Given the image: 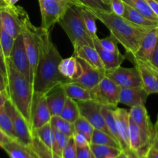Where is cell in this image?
Listing matches in <instances>:
<instances>
[{"mask_svg":"<svg viewBox=\"0 0 158 158\" xmlns=\"http://www.w3.org/2000/svg\"><path fill=\"white\" fill-rule=\"evenodd\" d=\"M39 47L38 66L33 81L35 94L46 95L50 89L64 85L68 80L59 73L58 66L62 57L53 43L50 31L35 27Z\"/></svg>","mask_w":158,"mask_h":158,"instance_id":"obj_1","label":"cell"},{"mask_svg":"<svg viewBox=\"0 0 158 158\" xmlns=\"http://www.w3.org/2000/svg\"><path fill=\"white\" fill-rule=\"evenodd\" d=\"M98 20L105 25L110 34L121 44L127 54L133 56L139 50L143 40L151 29L137 26L112 11L90 9Z\"/></svg>","mask_w":158,"mask_h":158,"instance_id":"obj_2","label":"cell"},{"mask_svg":"<svg viewBox=\"0 0 158 158\" xmlns=\"http://www.w3.org/2000/svg\"><path fill=\"white\" fill-rule=\"evenodd\" d=\"M7 66V93L9 99L32 126L36 102L33 85L14 66L10 59H6Z\"/></svg>","mask_w":158,"mask_h":158,"instance_id":"obj_3","label":"cell"},{"mask_svg":"<svg viewBox=\"0 0 158 158\" xmlns=\"http://www.w3.org/2000/svg\"><path fill=\"white\" fill-rule=\"evenodd\" d=\"M58 24L69 38L74 52L83 46L94 47L93 39L85 29L78 6H71L63 18L58 22Z\"/></svg>","mask_w":158,"mask_h":158,"instance_id":"obj_4","label":"cell"},{"mask_svg":"<svg viewBox=\"0 0 158 158\" xmlns=\"http://www.w3.org/2000/svg\"><path fill=\"white\" fill-rule=\"evenodd\" d=\"M41 15V26L50 31L73 5L57 0H38Z\"/></svg>","mask_w":158,"mask_h":158,"instance_id":"obj_5","label":"cell"},{"mask_svg":"<svg viewBox=\"0 0 158 158\" xmlns=\"http://www.w3.org/2000/svg\"><path fill=\"white\" fill-rule=\"evenodd\" d=\"M121 87L107 77L99 82L91 92V100L102 106L117 107L119 103V94Z\"/></svg>","mask_w":158,"mask_h":158,"instance_id":"obj_6","label":"cell"},{"mask_svg":"<svg viewBox=\"0 0 158 158\" xmlns=\"http://www.w3.org/2000/svg\"><path fill=\"white\" fill-rule=\"evenodd\" d=\"M4 108L12 120L17 141L26 146L30 147L33 136L30 123L15 108L9 99L5 103Z\"/></svg>","mask_w":158,"mask_h":158,"instance_id":"obj_7","label":"cell"},{"mask_svg":"<svg viewBox=\"0 0 158 158\" xmlns=\"http://www.w3.org/2000/svg\"><path fill=\"white\" fill-rule=\"evenodd\" d=\"M105 75L121 88L143 86L140 74L135 66L130 68L120 66L112 70L105 71Z\"/></svg>","mask_w":158,"mask_h":158,"instance_id":"obj_8","label":"cell"},{"mask_svg":"<svg viewBox=\"0 0 158 158\" xmlns=\"http://www.w3.org/2000/svg\"><path fill=\"white\" fill-rule=\"evenodd\" d=\"M129 117L137 125L149 148L151 145L154 136V127L145 106H136L130 108Z\"/></svg>","mask_w":158,"mask_h":158,"instance_id":"obj_9","label":"cell"},{"mask_svg":"<svg viewBox=\"0 0 158 158\" xmlns=\"http://www.w3.org/2000/svg\"><path fill=\"white\" fill-rule=\"evenodd\" d=\"M80 114L91 123L94 129L101 130L110 134L104 117L101 113V105L92 100L78 101ZM111 135V134H110Z\"/></svg>","mask_w":158,"mask_h":158,"instance_id":"obj_10","label":"cell"},{"mask_svg":"<svg viewBox=\"0 0 158 158\" xmlns=\"http://www.w3.org/2000/svg\"><path fill=\"white\" fill-rule=\"evenodd\" d=\"M20 6H6L0 9V16L2 26L6 32L14 39L22 34V24L20 19Z\"/></svg>","mask_w":158,"mask_h":158,"instance_id":"obj_11","label":"cell"},{"mask_svg":"<svg viewBox=\"0 0 158 158\" xmlns=\"http://www.w3.org/2000/svg\"><path fill=\"white\" fill-rule=\"evenodd\" d=\"M10 60L15 68L29 80L32 84L31 81V70L29 66V60L26 55L25 49L24 42L22 34L15 39L12 52H11Z\"/></svg>","mask_w":158,"mask_h":158,"instance_id":"obj_12","label":"cell"},{"mask_svg":"<svg viewBox=\"0 0 158 158\" xmlns=\"http://www.w3.org/2000/svg\"><path fill=\"white\" fill-rule=\"evenodd\" d=\"M77 59L81 65L83 73H82L81 76L77 80H71V81H68V83H74V84L78 85V86H82L88 90L91 91L104 78V77L105 76V72L94 69L81 59Z\"/></svg>","mask_w":158,"mask_h":158,"instance_id":"obj_13","label":"cell"},{"mask_svg":"<svg viewBox=\"0 0 158 158\" xmlns=\"http://www.w3.org/2000/svg\"><path fill=\"white\" fill-rule=\"evenodd\" d=\"M134 66L140 74L143 87L148 95L158 94V73L153 70L147 63L133 59Z\"/></svg>","mask_w":158,"mask_h":158,"instance_id":"obj_14","label":"cell"},{"mask_svg":"<svg viewBox=\"0 0 158 158\" xmlns=\"http://www.w3.org/2000/svg\"><path fill=\"white\" fill-rule=\"evenodd\" d=\"M118 132L120 137L122 151L129 149V111L124 108L116 107L114 110Z\"/></svg>","mask_w":158,"mask_h":158,"instance_id":"obj_15","label":"cell"},{"mask_svg":"<svg viewBox=\"0 0 158 158\" xmlns=\"http://www.w3.org/2000/svg\"><path fill=\"white\" fill-rule=\"evenodd\" d=\"M149 95L143 86L130 88H121L119 94V103L129 106H145Z\"/></svg>","mask_w":158,"mask_h":158,"instance_id":"obj_16","label":"cell"},{"mask_svg":"<svg viewBox=\"0 0 158 158\" xmlns=\"http://www.w3.org/2000/svg\"><path fill=\"white\" fill-rule=\"evenodd\" d=\"M36 102L33 114L32 128L37 129L46 123H50L51 119V114L46 103L45 95L36 94Z\"/></svg>","mask_w":158,"mask_h":158,"instance_id":"obj_17","label":"cell"},{"mask_svg":"<svg viewBox=\"0 0 158 158\" xmlns=\"http://www.w3.org/2000/svg\"><path fill=\"white\" fill-rule=\"evenodd\" d=\"M93 42H94V47L95 48L98 53L99 54V56H100L105 71L112 70V69L119 67L125 60V56L122 55L120 52H111L103 49L99 43V37L94 39Z\"/></svg>","mask_w":158,"mask_h":158,"instance_id":"obj_18","label":"cell"},{"mask_svg":"<svg viewBox=\"0 0 158 158\" xmlns=\"http://www.w3.org/2000/svg\"><path fill=\"white\" fill-rule=\"evenodd\" d=\"M158 41V27L154 28L149 31L143 40L139 50L136 52L133 59L141 60L143 62H147L150 60L152 53L154 51L155 47Z\"/></svg>","mask_w":158,"mask_h":158,"instance_id":"obj_19","label":"cell"},{"mask_svg":"<svg viewBox=\"0 0 158 158\" xmlns=\"http://www.w3.org/2000/svg\"><path fill=\"white\" fill-rule=\"evenodd\" d=\"M45 97L51 116H60L68 97L63 85L53 88Z\"/></svg>","mask_w":158,"mask_h":158,"instance_id":"obj_20","label":"cell"},{"mask_svg":"<svg viewBox=\"0 0 158 158\" xmlns=\"http://www.w3.org/2000/svg\"><path fill=\"white\" fill-rule=\"evenodd\" d=\"M58 70L64 77L68 79V81L77 80L83 73L78 59L74 55L68 58L62 59L58 66Z\"/></svg>","mask_w":158,"mask_h":158,"instance_id":"obj_21","label":"cell"},{"mask_svg":"<svg viewBox=\"0 0 158 158\" xmlns=\"http://www.w3.org/2000/svg\"><path fill=\"white\" fill-rule=\"evenodd\" d=\"M74 56L80 58L87 63L98 70L105 72L104 66L101 60L99 54L94 47L90 46H83L79 48L77 51L74 52Z\"/></svg>","mask_w":158,"mask_h":158,"instance_id":"obj_22","label":"cell"},{"mask_svg":"<svg viewBox=\"0 0 158 158\" xmlns=\"http://www.w3.org/2000/svg\"><path fill=\"white\" fill-rule=\"evenodd\" d=\"M33 134L37 136L43 144L46 145L55 154H58L59 156L61 157L62 154L59 149L58 146H57L54 130H53L50 123H48L43 125L41 127L33 130Z\"/></svg>","mask_w":158,"mask_h":158,"instance_id":"obj_23","label":"cell"},{"mask_svg":"<svg viewBox=\"0 0 158 158\" xmlns=\"http://www.w3.org/2000/svg\"><path fill=\"white\" fill-rule=\"evenodd\" d=\"M9 158H38L30 147L13 140L2 147Z\"/></svg>","mask_w":158,"mask_h":158,"instance_id":"obj_24","label":"cell"},{"mask_svg":"<svg viewBox=\"0 0 158 158\" xmlns=\"http://www.w3.org/2000/svg\"><path fill=\"white\" fill-rule=\"evenodd\" d=\"M122 16L137 26L153 29L158 27V22L153 21L125 3V12Z\"/></svg>","mask_w":158,"mask_h":158,"instance_id":"obj_25","label":"cell"},{"mask_svg":"<svg viewBox=\"0 0 158 158\" xmlns=\"http://www.w3.org/2000/svg\"><path fill=\"white\" fill-rule=\"evenodd\" d=\"M67 97L75 101H85L91 100V92L82 86L71 83L63 85Z\"/></svg>","mask_w":158,"mask_h":158,"instance_id":"obj_26","label":"cell"},{"mask_svg":"<svg viewBox=\"0 0 158 158\" xmlns=\"http://www.w3.org/2000/svg\"><path fill=\"white\" fill-rule=\"evenodd\" d=\"M116 107L108 106H102L101 105V113L104 117L107 128L109 131L110 134L117 140L118 143L120 145V137H119V132H118L117 126H116V118L114 115V110ZM121 148V147H120Z\"/></svg>","mask_w":158,"mask_h":158,"instance_id":"obj_27","label":"cell"},{"mask_svg":"<svg viewBox=\"0 0 158 158\" xmlns=\"http://www.w3.org/2000/svg\"><path fill=\"white\" fill-rule=\"evenodd\" d=\"M60 116L70 123H74L81 116L77 102L69 97H67Z\"/></svg>","mask_w":158,"mask_h":158,"instance_id":"obj_28","label":"cell"},{"mask_svg":"<svg viewBox=\"0 0 158 158\" xmlns=\"http://www.w3.org/2000/svg\"><path fill=\"white\" fill-rule=\"evenodd\" d=\"M91 143L97 145H104V146L113 147V148H120V145L117 140L108 133L102 131L101 130L94 129L93 131L91 139ZM122 150V149H121Z\"/></svg>","mask_w":158,"mask_h":158,"instance_id":"obj_29","label":"cell"},{"mask_svg":"<svg viewBox=\"0 0 158 158\" xmlns=\"http://www.w3.org/2000/svg\"><path fill=\"white\" fill-rule=\"evenodd\" d=\"M79 9H80L81 15L84 25H85L87 32L93 40L98 38L97 26H96L97 19L95 18L92 12L88 8L79 7Z\"/></svg>","mask_w":158,"mask_h":158,"instance_id":"obj_30","label":"cell"},{"mask_svg":"<svg viewBox=\"0 0 158 158\" xmlns=\"http://www.w3.org/2000/svg\"><path fill=\"white\" fill-rule=\"evenodd\" d=\"M124 3L140 12L147 19L158 22V17L154 14L146 0H122Z\"/></svg>","mask_w":158,"mask_h":158,"instance_id":"obj_31","label":"cell"},{"mask_svg":"<svg viewBox=\"0 0 158 158\" xmlns=\"http://www.w3.org/2000/svg\"><path fill=\"white\" fill-rule=\"evenodd\" d=\"M30 148L33 150L38 158H62L58 154H55L49 148L43 144L36 135L33 136L32 143Z\"/></svg>","mask_w":158,"mask_h":158,"instance_id":"obj_32","label":"cell"},{"mask_svg":"<svg viewBox=\"0 0 158 158\" xmlns=\"http://www.w3.org/2000/svg\"><path fill=\"white\" fill-rule=\"evenodd\" d=\"M90 148L92 151L94 158H116L122 151L120 148L92 143L90 144Z\"/></svg>","mask_w":158,"mask_h":158,"instance_id":"obj_33","label":"cell"},{"mask_svg":"<svg viewBox=\"0 0 158 158\" xmlns=\"http://www.w3.org/2000/svg\"><path fill=\"white\" fill-rule=\"evenodd\" d=\"M50 123L53 129L64 133L68 137H72L75 131L74 123H70L60 116H52Z\"/></svg>","mask_w":158,"mask_h":158,"instance_id":"obj_34","label":"cell"},{"mask_svg":"<svg viewBox=\"0 0 158 158\" xmlns=\"http://www.w3.org/2000/svg\"><path fill=\"white\" fill-rule=\"evenodd\" d=\"M14 41L15 39L11 36L2 26L0 16V46L3 56L6 59H9L10 57Z\"/></svg>","mask_w":158,"mask_h":158,"instance_id":"obj_35","label":"cell"},{"mask_svg":"<svg viewBox=\"0 0 158 158\" xmlns=\"http://www.w3.org/2000/svg\"><path fill=\"white\" fill-rule=\"evenodd\" d=\"M0 128L9 137L16 140L15 131L10 117L5 110L4 106H0Z\"/></svg>","mask_w":158,"mask_h":158,"instance_id":"obj_36","label":"cell"},{"mask_svg":"<svg viewBox=\"0 0 158 158\" xmlns=\"http://www.w3.org/2000/svg\"><path fill=\"white\" fill-rule=\"evenodd\" d=\"M74 127L75 131H78V132L85 134L91 140L94 127L88 120L80 116L79 118L77 120H75V122L74 123Z\"/></svg>","mask_w":158,"mask_h":158,"instance_id":"obj_37","label":"cell"},{"mask_svg":"<svg viewBox=\"0 0 158 158\" xmlns=\"http://www.w3.org/2000/svg\"><path fill=\"white\" fill-rule=\"evenodd\" d=\"M83 7L90 9L102 11H112L111 8L105 5L102 0H78Z\"/></svg>","mask_w":158,"mask_h":158,"instance_id":"obj_38","label":"cell"},{"mask_svg":"<svg viewBox=\"0 0 158 158\" xmlns=\"http://www.w3.org/2000/svg\"><path fill=\"white\" fill-rule=\"evenodd\" d=\"M99 43L103 49H106L111 52H119V48H118V42L116 39L110 34V35L103 39H99Z\"/></svg>","mask_w":158,"mask_h":158,"instance_id":"obj_39","label":"cell"},{"mask_svg":"<svg viewBox=\"0 0 158 158\" xmlns=\"http://www.w3.org/2000/svg\"><path fill=\"white\" fill-rule=\"evenodd\" d=\"M77 155V146L73 137H70L68 144L62 151V158H76Z\"/></svg>","mask_w":158,"mask_h":158,"instance_id":"obj_40","label":"cell"},{"mask_svg":"<svg viewBox=\"0 0 158 158\" xmlns=\"http://www.w3.org/2000/svg\"><path fill=\"white\" fill-rule=\"evenodd\" d=\"M72 137L74 138L77 148H83V147L90 146V144H91V140H89V138L82 133L78 132V131H74Z\"/></svg>","mask_w":158,"mask_h":158,"instance_id":"obj_41","label":"cell"},{"mask_svg":"<svg viewBox=\"0 0 158 158\" xmlns=\"http://www.w3.org/2000/svg\"><path fill=\"white\" fill-rule=\"evenodd\" d=\"M54 135H55V137H56V140H57V146H58L59 149H60V152H61L62 154V151H63V150L64 149L66 145L68 144V140H69L70 137H68V135L64 134V133L60 132V131H56V130H54Z\"/></svg>","mask_w":158,"mask_h":158,"instance_id":"obj_42","label":"cell"},{"mask_svg":"<svg viewBox=\"0 0 158 158\" xmlns=\"http://www.w3.org/2000/svg\"><path fill=\"white\" fill-rule=\"evenodd\" d=\"M110 8L112 12L122 16L125 12V3L122 0H110Z\"/></svg>","mask_w":158,"mask_h":158,"instance_id":"obj_43","label":"cell"},{"mask_svg":"<svg viewBox=\"0 0 158 158\" xmlns=\"http://www.w3.org/2000/svg\"><path fill=\"white\" fill-rule=\"evenodd\" d=\"M76 158H94V156L90 146H87L83 148H77Z\"/></svg>","mask_w":158,"mask_h":158,"instance_id":"obj_44","label":"cell"},{"mask_svg":"<svg viewBox=\"0 0 158 158\" xmlns=\"http://www.w3.org/2000/svg\"><path fill=\"white\" fill-rule=\"evenodd\" d=\"M146 63H148L150 67L158 73V41L150 60H149V61L146 62Z\"/></svg>","mask_w":158,"mask_h":158,"instance_id":"obj_45","label":"cell"},{"mask_svg":"<svg viewBox=\"0 0 158 158\" xmlns=\"http://www.w3.org/2000/svg\"><path fill=\"white\" fill-rule=\"evenodd\" d=\"M145 157L147 158H158V143L153 139Z\"/></svg>","mask_w":158,"mask_h":158,"instance_id":"obj_46","label":"cell"},{"mask_svg":"<svg viewBox=\"0 0 158 158\" xmlns=\"http://www.w3.org/2000/svg\"><path fill=\"white\" fill-rule=\"evenodd\" d=\"M116 158H142L139 157L136 152L129 149L127 151H122Z\"/></svg>","mask_w":158,"mask_h":158,"instance_id":"obj_47","label":"cell"},{"mask_svg":"<svg viewBox=\"0 0 158 158\" xmlns=\"http://www.w3.org/2000/svg\"><path fill=\"white\" fill-rule=\"evenodd\" d=\"M0 72L7 79V66H6V60L3 56L2 52L0 49Z\"/></svg>","mask_w":158,"mask_h":158,"instance_id":"obj_48","label":"cell"},{"mask_svg":"<svg viewBox=\"0 0 158 158\" xmlns=\"http://www.w3.org/2000/svg\"><path fill=\"white\" fill-rule=\"evenodd\" d=\"M14 139L12 137H9L6 133H5L0 128V148H2L6 143H9V142L12 141Z\"/></svg>","mask_w":158,"mask_h":158,"instance_id":"obj_49","label":"cell"},{"mask_svg":"<svg viewBox=\"0 0 158 158\" xmlns=\"http://www.w3.org/2000/svg\"><path fill=\"white\" fill-rule=\"evenodd\" d=\"M0 92H7V79L0 72Z\"/></svg>","mask_w":158,"mask_h":158,"instance_id":"obj_50","label":"cell"},{"mask_svg":"<svg viewBox=\"0 0 158 158\" xmlns=\"http://www.w3.org/2000/svg\"><path fill=\"white\" fill-rule=\"evenodd\" d=\"M148 3L149 6L150 7L151 10L154 12L155 15L158 17V2L155 0H146Z\"/></svg>","mask_w":158,"mask_h":158,"instance_id":"obj_51","label":"cell"},{"mask_svg":"<svg viewBox=\"0 0 158 158\" xmlns=\"http://www.w3.org/2000/svg\"><path fill=\"white\" fill-rule=\"evenodd\" d=\"M9 100L7 92H0V106H4L5 103Z\"/></svg>","mask_w":158,"mask_h":158,"instance_id":"obj_52","label":"cell"},{"mask_svg":"<svg viewBox=\"0 0 158 158\" xmlns=\"http://www.w3.org/2000/svg\"><path fill=\"white\" fill-rule=\"evenodd\" d=\"M57 1L64 2L69 3V4L73 5V6H78V7H83L82 4L78 1V0H57Z\"/></svg>","mask_w":158,"mask_h":158,"instance_id":"obj_53","label":"cell"},{"mask_svg":"<svg viewBox=\"0 0 158 158\" xmlns=\"http://www.w3.org/2000/svg\"><path fill=\"white\" fill-rule=\"evenodd\" d=\"M153 127H154V136H153V139L158 143V115L157 117H156V123L153 125Z\"/></svg>","mask_w":158,"mask_h":158,"instance_id":"obj_54","label":"cell"},{"mask_svg":"<svg viewBox=\"0 0 158 158\" xmlns=\"http://www.w3.org/2000/svg\"><path fill=\"white\" fill-rule=\"evenodd\" d=\"M5 1H6V2L7 3L9 6H15L19 0H5Z\"/></svg>","mask_w":158,"mask_h":158,"instance_id":"obj_55","label":"cell"},{"mask_svg":"<svg viewBox=\"0 0 158 158\" xmlns=\"http://www.w3.org/2000/svg\"><path fill=\"white\" fill-rule=\"evenodd\" d=\"M6 6H9V5L6 2V1L5 0H0V9L6 7Z\"/></svg>","mask_w":158,"mask_h":158,"instance_id":"obj_56","label":"cell"},{"mask_svg":"<svg viewBox=\"0 0 158 158\" xmlns=\"http://www.w3.org/2000/svg\"><path fill=\"white\" fill-rule=\"evenodd\" d=\"M102 1L103 2L105 5H107V6L110 7V0H102Z\"/></svg>","mask_w":158,"mask_h":158,"instance_id":"obj_57","label":"cell"},{"mask_svg":"<svg viewBox=\"0 0 158 158\" xmlns=\"http://www.w3.org/2000/svg\"><path fill=\"white\" fill-rule=\"evenodd\" d=\"M142 158H147V157H142Z\"/></svg>","mask_w":158,"mask_h":158,"instance_id":"obj_58","label":"cell"},{"mask_svg":"<svg viewBox=\"0 0 158 158\" xmlns=\"http://www.w3.org/2000/svg\"><path fill=\"white\" fill-rule=\"evenodd\" d=\"M0 49H1V50H2V49H1V46H0Z\"/></svg>","mask_w":158,"mask_h":158,"instance_id":"obj_59","label":"cell"},{"mask_svg":"<svg viewBox=\"0 0 158 158\" xmlns=\"http://www.w3.org/2000/svg\"><path fill=\"white\" fill-rule=\"evenodd\" d=\"M155 1H156V2H158V0H155Z\"/></svg>","mask_w":158,"mask_h":158,"instance_id":"obj_60","label":"cell"}]
</instances>
